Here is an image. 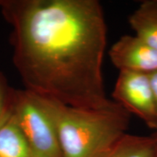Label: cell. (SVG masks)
I'll list each match as a JSON object with an SVG mask.
<instances>
[{
  "label": "cell",
  "instance_id": "cell-1",
  "mask_svg": "<svg viewBox=\"0 0 157 157\" xmlns=\"http://www.w3.org/2000/svg\"><path fill=\"white\" fill-rule=\"evenodd\" d=\"M13 63L25 89L67 105L110 103L102 74L106 24L97 0H3Z\"/></svg>",
  "mask_w": 157,
  "mask_h": 157
},
{
  "label": "cell",
  "instance_id": "cell-2",
  "mask_svg": "<svg viewBox=\"0 0 157 157\" xmlns=\"http://www.w3.org/2000/svg\"><path fill=\"white\" fill-rule=\"evenodd\" d=\"M37 95L56 124L62 157H103L127 134L129 113L115 101L85 109Z\"/></svg>",
  "mask_w": 157,
  "mask_h": 157
},
{
  "label": "cell",
  "instance_id": "cell-3",
  "mask_svg": "<svg viewBox=\"0 0 157 157\" xmlns=\"http://www.w3.org/2000/svg\"><path fill=\"white\" fill-rule=\"evenodd\" d=\"M13 116L34 157H62L56 124L36 93L15 90Z\"/></svg>",
  "mask_w": 157,
  "mask_h": 157
},
{
  "label": "cell",
  "instance_id": "cell-4",
  "mask_svg": "<svg viewBox=\"0 0 157 157\" xmlns=\"http://www.w3.org/2000/svg\"><path fill=\"white\" fill-rule=\"evenodd\" d=\"M113 98L127 111L157 131V111L148 74L120 71Z\"/></svg>",
  "mask_w": 157,
  "mask_h": 157
},
{
  "label": "cell",
  "instance_id": "cell-5",
  "mask_svg": "<svg viewBox=\"0 0 157 157\" xmlns=\"http://www.w3.org/2000/svg\"><path fill=\"white\" fill-rule=\"evenodd\" d=\"M111 62L120 71L151 74L157 72V50L136 36H121L109 50Z\"/></svg>",
  "mask_w": 157,
  "mask_h": 157
},
{
  "label": "cell",
  "instance_id": "cell-6",
  "mask_svg": "<svg viewBox=\"0 0 157 157\" xmlns=\"http://www.w3.org/2000/svg\"><path fill=\"white\" fill-rule=\"evenodd\" d=\"M135 36L157 50V1L143 2L129 17Z\"/></svg>",
  "mask_w": 157,
  "mask_h": 157
},
{
  "label": "cell",
  "instance_id": "cell-7",
  "mask_svg": "<svg viewBox=\"0 0 157 157\" xmlns=\"http://www.w3.org/2000/svg\"><path fill=\"white\" fill-rule=\"evenodd\" d=\"M0 157H34L13 114L0 127Z\"/></svg>",
  "mask_w": 157,
  "mask_h": 157
},
{
  "label": "cell",
  "instance_id": "cell-8",
  "mask_svg": "<svg viewBox=\"0 0 157 157\" xmlns=\"http://www.w3.org/2000/svg\"><path fill=\"white\" fill-rule=\"evenodd\" d=\"M103 157H156L154 138L127 133Z\"/></svg>",
  "mask_w": 157,
  "mask_h": 157
},
{
  "label": "cell",
  "instance_id": "cell-9",
  "mask_svg": "<svg viewBox=\"0 0 157 157\" xmlns=\"http://www.w3.org/2000/svg\"><path fill=\"white\" fill-rule=\"evenodd\" d=\"M15 89L11 87L7 78L0 71V127L13 114Z\"/></svg>",
  "mask_w": 157,
  "mask_h": 157
},
{
  "label": "cell",
  "instance_id": "cell-10",
  "mask_svg": "<svg viewBox=\"0 0 157 157\" xmlns=\"http://www.w3.org/2000/svg\"><path fill=\"white\" fill-rule=\"evenodd\" d=\"M149 79H150L151 86L153 92V95H154V99L155 102V105L157 111V72H154L151 74H148Z\"/></svg>",
  "mask_w": 157,
  "mask_h": 157
},
{
  "label": "cell",
  "instance_id": "cell-11",
  "mask_svg": "<svg viewBox=\"0 0 157 157\" xmlns=\"http://www.w3.org/2000/svg\"><path fill=\"white\" fill-rule=\"evenodd\" d=\"M153 138L154 140V144H155V151H156V157H157V131L154 135H152Z\"/></svg>",
  "mask_w": 157,
  "mask_h": 157
},
{
  "label": "cell",
  "instance_id": "cell-12",
  "mask_svg": "<svg viewBox=\"0 0 157 157\" xmlns=\"http://www.w3.org/2000/svg\"><path fill=\"white\" fill-rule=\"evenodd\" d=\"M2 3V0H0V7H1Z\"/></svg>",
  "mask_w": 157,
  "mask_h": 157
}]
</instances>
